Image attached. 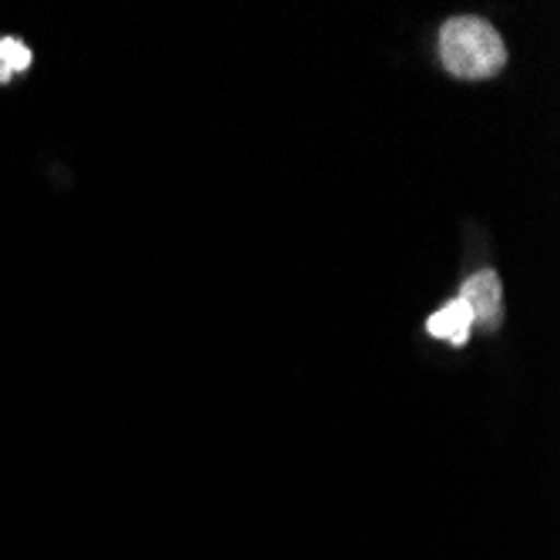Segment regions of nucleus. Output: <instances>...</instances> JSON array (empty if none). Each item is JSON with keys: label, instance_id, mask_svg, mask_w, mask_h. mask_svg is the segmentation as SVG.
<instances>
[{"label": "nucleus", "instance_id": "obj_1", "mask_svg": "<svg viewBox=\"0 0 560 560\" xmlns=\"http://www.w3.org/2000/svg\"><path fill=\"white\" fill-rule=\"evenodd\" d=\"M440 58L450 74L483 81L506 65V47L483 18H453L440 31Z\"/></svg>", "mask_w": 560, "mask_h": 560}, {"label": "nucleus", "instance_id": "obj_2", "mask_svg": "<svg viewBox=\"0 0 560 560\" xmlns=\"http://www.w3.org/2000/svg\"><path fill=\"white\" fill-rule=\"evenodd\" d=\"M460 302L470 310L474 323L487 326V329H497L500 319H503V289H500V279L497 272H477L464 282L460 289Z\"/></svg>", "mask_w": 560, "mask_h": 560}, {"label": "nucleus", "instance_id": "obj_3", "mask_svg": "<svg viewBox=\"0 0 560 560\" xmlns=\"http://www.w3.org/2000/svg\"><path fill=\"white\" fill-rule=\"evenodd\" d=\"M427 329H430L433 339H443V342H450V346H464V342L470 339L474 316H470V310H467V305H464L460 299H453V302L443 305V310H440L436 316H430Z\"/></svg>", "mask_w": 560, "mask_h": 560}, {"label": "nucleus", "instance_id": "obj_4", "mask_svg": "<svg viewBox=\"0 0 560 560\" xmlns=\"http://www.w3.org/2000/svg\"><path fill=\"white\" fill-rule=\"evenodd\" d=\"M34 61L31 47L18 37H0V84H8L18 71H27Z\"/></svg>", "mask_w": 560, "mask_h": 560}]
</instances>
